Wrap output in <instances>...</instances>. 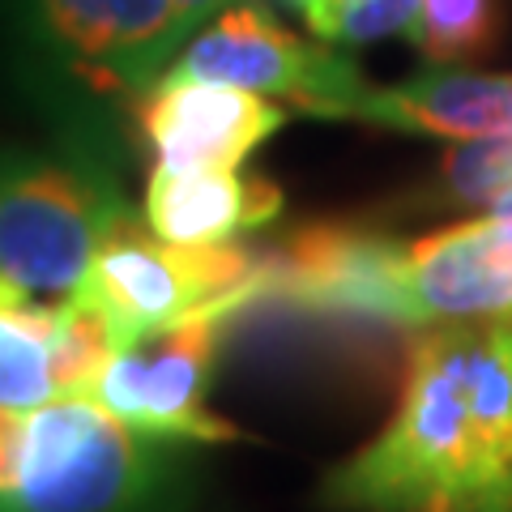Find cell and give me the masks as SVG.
Instances as JSON below:
<instances>
[{"instance_id": "3", "label": "cell", "mask_w": 512, "mask_h": 512, "mask_svg": "<svg viewBox=\"0 0 512 512\" xmlns=\"http://www.w3.org/2000/svg\"><path fill=\"white\" fill-rule=\"evenodd\" d=\"M192 448L120 423L94 397H56L30 410L0 512H192Z\"/></svg>"}, {"instance_id": "14", "label": "cell", "mask_w": 512, "mask_h": 512, "mask_svg": "<svg viewBox=\"0 0 512 512\" xmlns=\"http://www.w3.org/2000/svg\"><path fill=\"white\" fill-rule=\"evenodd\" d=\"M423 0H308L303 22L320 43H376L410 35Z\"/></svg>"}, {"instance_id": "8", "label": "cell", "mask_w": 512, "mask_h": 512, "mask_svg": "<svg viewBox=\"0 0 512 512\" xmlns=\"http://www.w3.org/2000/svg\"><path fill=\"white\" fill-rule=\"evenodd\" d=\"M286 124V107L222 82L163 77L137 111L133 141L150 150V171H235Z\"/></svg>"}, {"instance_id": "6", "label": "cell", "mask_w": 512, "mask_h": 512, "mask_svg": "<svg viewBox=\"0 0 512 512\" xmlns=\"http://www.w3.org/2000/svg\"><path fill=\"white\" fill-rule=\"evenodd\" d=\"M231 316H188L116 350L94 384V402L120 423L180 444H231L244 431L210 410V389Z\"/></svg>"}, {"instance_id": "5", "label": "cell", "mask_w": 512, "mask_h": 512, "mask_svg": "<svg viewBox=\"0 0 512 512\" xmlns=\"http://www.w3.org/2000/svg\"><path fill=\"white\" fill-rule=\"evenodd\" d=\"M175 82H222L291 103L303 116L355 120L372 82L333 43H312L286 30L261 5H235L192 39L163 73Z\"/></svg>"}, {"instance_id": "12", "label": "cell", "mask_w": 512, "mask_h": 512, "mask_svg": "<svg viewBox=\"0 0 512 512\" xmlns=\"http://www.w3.org/2000/svg\"><path fill=\"white\" fill-rule=\"evenodd\" d=\"M406 39L431 64L483 60L500 39V5L495 0H423Z\"/></svg>"}, {"instance_id": "16", "label": "cell", "mask_w": 512, "mask_h": 512, "mask_svg": "<svg viewBox=\"0 0 512 512\" xmlns=\"http://www.w3.org/2000/svg\"><path fill=\"white\" fill-rule=\"evenodd\" d=\"M282 5H286V9H295V13H303V9H308V0H282Z\"/></svg>"}, {"instance_id": "7", "label": "cell", "mask_w": 512, "mask_h": 512, "mask_svg": "<svg viewBox=\"0 0 512 512\" xmlns=\"http://www.w3.org/2000/svg\"><path fill=\"white\" fill-rule=\"evenodd\" d=\"M512 320V201L402 244L397 325Z\"/></svg>"}, {"instance_id": "15", "label": "cell", "mask_w": 512, "mask_h": 512, "mask_svg": "<svg viewBox=\"0 0 512 512\" xmlns=\"http://www.w3.org/2000/svg\"><path fill=\"white\" fill-rule=\"evenodd\" d=\"M222 5H227V0H180V9L188 13V22H192V26H201L205 18H214Z\"/></svg>"}, {"instance_id": "10", "label": "cell", "mask_w": 512, "mask_h": 512, "mask_svg": "<svg viewBox=\"0 0 512 512\" xmlns=\"http://www.w3.org/2000/svg\"><path fill=\"white\" fill-rule=\"evenodd\" d=\"M359 124L419 137H504L512 133V77L466 69H427L410 82L372 86L355 111Z\"/></svg>"}, {"instance_id": "4", "label": "cell", "mask_w": 512, "mask_h": 512, "mask_svg": "<svg viewBox=\"0 0 512 512\" xmlns=\"http://www.w3.org/2000/svg\"><path fill=\"white\" fill-rule=\"evenodd\" d=\"M128 218L116 150L64 133L43 146H0V278L64 299L94 252Z\"/></svg>"}, {"instance_id": "1", "label": "cell", "mask_w": 512, "mask_h": 512, "mask_svg": "<svg viewBox=\"0 0 512 512\" xmlns=\"http://www.w3.org/2000/svg\"><path fill=\"white\" fill-rule=\"evenodd\" d=\"M329 512H512V320L410 342L389 423L329 466Z\"/></svg>"}, {"instance_id": "2", "label": "cell", "mask_w": 512, "mask_h": 512, "mask_svg": "<svg viewBox=\"0 0 512 512\" xmlns=\"http://www.w3.org/2000/svg\"><path fill=\"white\" fill-rule=\"evenodd\" d=\"M18 60L69 103L73 137L116 150L188 39L180 0H0Z\"/></svg>"}, {"instance_id": "13", "label": "cell", "mask_w": 512, "mask_h": 512, "mask_svg": "<svg viewBox=\"0 0 512 512\" xmlns=\"http://www.w3.org/2000/svg\"><path fill=\"white\" fill-rule=\"evenodd\" d=\"M440 188L457 205H508L512 201V133L461 141L444 154Z\"/></svg>"}, {"instance_id": "9", "label": "cell", "mask_w": 512, "mask_h": 512, "mask_svg": "<svg viewBox=\"0 0 512 512\" xmlns=\"http://www.w3.org/2000/svg\"><path fill=\"white\" fill-rule=\"evenodd\" d=\"M146 227L167 244H235L282 214V188L239 171H150Z\"/></svg>"}, {"instance_id": "11", "label": "cell", "mask_w": 512, "mask_h": 512, "mask_svg": "<svg viewBox=\"0 0 512 512\" xmlns=\"http://www.w3.org/2000/svg\"><path fill=\"white\" fill-rule=\"evenodd\" d=\"M60 325L64 299L47 303V295L0 278V406L39 410L60 397Z\"/></svg>"}]
</instances>
